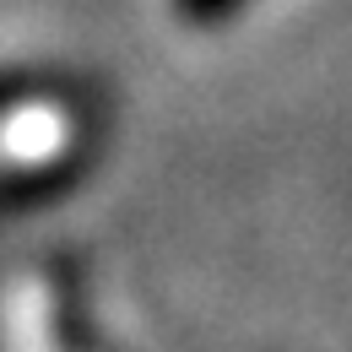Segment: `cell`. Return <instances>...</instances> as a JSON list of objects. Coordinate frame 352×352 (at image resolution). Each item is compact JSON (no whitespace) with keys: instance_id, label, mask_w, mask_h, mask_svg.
<instances>
[{"instance_id":"cell-1","label":"cell","mask_w":352,"mask_h":352,"mask_svg":"<svg viewBox=\"0 0 352 352\" xmlns=\"http://www.w3.org/2000/svg\"><path fill=\"white\" fill-rule=\"evenodd\" d=\"M239 6H244V0H174L179 16H184V22H201V28H206V22H222V16H233Z\"/></svg>"}]
</instances>
